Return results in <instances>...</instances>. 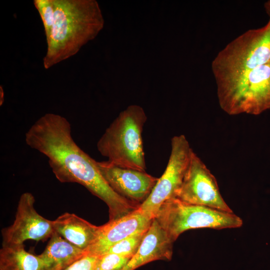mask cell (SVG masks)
Instances as JSON below:
<instances>
[{"label":"cell","mask_w":270,"mask_h":270,"mask_svg":"<svg viewBox=\"0 0 270 270\" xmlns=\"http://www.w3.org/2000/svg\"><path fill=\"white\" fill-rule=\"evenodd\" d=\"M132 258L116 254L98 256L94 270H122Z\"/></svg>","instance_id":"17"},{"label":"cell","mask_w":270,"mask_h":270,"mask_svg":"<svg viewBox=\"0 0 270 270\" xmlns=\"http://www.w3.org/2000/svg\"><path fill=\"white\" fill-rule=\"evenodd\" d=\"M221 108L230 115H258L270 109V62L216 82Z\"/></svg>","instance_id":"4"},{"label":"cell","mask_w":270,"mask_h":270,"mask_svg":"<svg viewBox=\"0 0 270 270\" xmlns=\"http://www.w3.org/2000/svg\"><path fill=\"white\" fill-rule=\"evenodd\" d=\"M4 101V92L2 86H0V105L3 104Z\"/></svg>","instance_id":"21"},{"label":"cell","mask_w":270,"mask_h":270,"mask_svg":"<svg viewBox=\"0 0 270 270\" xmlns=\"http://www.w3.org/2000/svg\"><path fill=\"white\" fill-rule=\"evenodd\" d=\"M193 150L183 134L171 139V151L166 168L158 178L151 194L138 208L154 218L160 208L166 200L176 198L190 163Z\"/></svg>","instance_id":"7"},{"label":"cell","mask_w":270,"mask_h":270,"mask_svg":"<svg viewBox=\"0 0 270 270\" xmlns=\"http://www.w3.org/2000/svg\"><path fill=\"white\" fill-rule=\"evenodd\" d=\"M270 62V20L249 30L228 43L212 62L216 82Z\"/></svg>","instance_id":"5"},{"label":"cell","mask_w":270,"mask_h":270,"mask_svg":"<svg viewBox=\"0 0 270 270\" xmlns=\"http://www.w3.org/2000/svg\"><path fill=\"white\" fill-rule=\"evenodd\" d=\"M266 12L270 18V0L266 2L264 4Z\"/></svg>","instance_id":"20"},{"label":"cell","mask_w":270,"mask_h":270,"mask_svg":"<svg viewBox=\"0 0 270 270\" xmlns=\"http://www.w3.org/2000/svg\"><path fill=\"white\" fill-rule=\"evenodd\" d=\"M26 144L46 156L56 178L61 182L79 184L103 200L114 214L126 206V198L116 192L100 173L96 160L75 142L70 122L64 117L47 113L25 134Z\"/></svg>","instance_id":"1"},{"label":"cell","mask_w":270,"mask_h":270,"mask_svg":"<svg viewBox=\"0 0 270 270\" xmlns=\"http://www.w3.org/2000/svg\"><path fill=\"white\" fill-rule=\"evenodd\" d=\"M88 254L54 232L39 256L45 262L47 270H65Z\"/></svg>","instance_id":"14"},{"label":"cell","mask_w":270,"mask_h":270,"mask_svg":"<svg viewBox=\"0 0 270 270\" xmlns=\"http://www.w3.org/2000/svg\"><path fill=\"white\" fill-rule=\"evenodd\" d=\"M147 230L134 234L118 242L108 249L104 254H116L132 258L138 249Z\"/></svg>","instance_id":"16"},{"label":"cell","mask_w":270,"mask_h":270,"mask_svg":"<svg viewBox=\"0 0 270 270\" xmlns=\"http://www.w3.org/2000/svg\"><path fill=\"white\" fill-rule=\"evenodd\" d=\"M34 4L41 18L46 38L51 32L54 20L53 0H34Z\"/></svg>","instance_id":"18"},{"label":"cell","mask_w":270,"mask_h":270,"mask_svg":"<svg viewBox=\"0 0 270 270\" xmlns=\"http://www.w3.org/2000/svg\"><path fill=\"white\" fill-rule=\"evenodd\" d=\"M154 218L174 242L190 229L238 228L243 224L242 219L233 212L189 204L176 198L164 202Z\"/></svg>","instance_id":"6"},{"label":"cell","mask_w":270,"mask_h":270,"mask_svg":"<svg viewBox=\"0 0 270 270\" xmlns=\"http://www.w3.org/2000/svg\"><path fill=\"white\" fill-rule=\"evenodd\" d=\"M35 198L29 192L20 196L13 223L2 230V246L24 244L28 240L44 242L54 233L53 220L40 214Z\"/></svg>","instance_id":"9"},{"label":"cell","mask_w":270,"mask_h":270,"mask_svg":"<svg viewBox=\"0 0 270 270\" xmlns=\"http://www.w3.org/2000/svg\"><path fill=\"white\" fill-rule=\"evenodd\" d=\"M154 218L138 208L118 219L99 226L97 237L88 252L98 256L118 242L148 229Z\"/></svg>","instance_id":"11"},{"label":"cell","mask_w":270,"mask_h":270,"mask_svg":"<svg viewBox=\"0 0 270 270\" xmlns=\"http://www.w3.org/2000/svg\"><path fill=\"white\" fill-rule=\"evenodd\" d=\"M96 164L102 176L116 192L140 206L149 196L158 179L146 172L118 167L107 160L96 162Z\"/></svg>","instance_id":"10"},{"label":"cell","mask_w":270,"mask_h":270,"mask_svg":"<svg viewBox=\"0 0 270 270\" xmlns=\"http://www.w3.org/2000/svg\"><path fill=\"white\" fill-rule=\"evenodd\" d=\"M54 20L43 58L46 69L77 54L103 28L104 20L95 0H53Z\"/></svg>","instance_id":"2"},{"label":"cell","mask_w":270,"mask_h":270,"mask_svg":"<svg viewBox=\"0 0 270 270\" xmlns=\"http://www.w3.org/2000/svg\"><path fill=\"white\" fill-rule=\"evenodd\" d=\"M0 270H47V267L39 254L27 252L22 244L2 247Z\"/></svg>","instance_id":"15"},{"label":"cell","mask_w":270,"mask_h":270,"mask_svg":"<svg viewBox=\"0 0 270 270\" xmlns=\"http://www.w3.org/2000/svg\"><path fill=\"white\" fill-rule=\"evenodd\" d=\"M147 116L142 108L129 106L106 130L97 148L116 166L146 172L142 133Z\"/></svg>","instance_id":"3"},{"label":"cell","mask_w":270,"mask_h":270,"mask_svg":"<svg viewBox=\"0 0 270 270\" xmlns=\"http://www.w3.org/2000/svg\"><path fill=\"white\" fill-rule=\"evenodd\" d=\"M176 198L189 204L233 212L222 198L216 178L194 151Z\"/></svg>","instance_id":"8"},{"label":"cell","mask_w":270,"mask_h":270,"mask_svg":"<svg viewBox=\"0 0 270 270\" xmlns=\"http://www.w3.org/2000/svg\"><path fill=\"white\" fill-rule=\"evenodd\" d=\"M53 225L54 232L87 252L94 243L99 228V226L69 212H65L54 220Z\"/></svg>","instance_id":"13"},{"label":"cell","mask_w":270,"mask_h":270,"mask_svg":"<svg viewBox=\"0 0 270 270\" xmlns=\"http://www.w3.org/2000/svg\"><path fill=\"white\" fill-rule=\"evenodd\" d=\"M173 242L168 234L154 218L137 252L122 270H135L154 260H171Z\"/></svg>","instance_id":"12"},{"label":"cell","mask_w":270,"mask_h":270,"mask_svg":"<svg viewBox=\"0 0 270 270\" xmlns=\"http://www.w3.org/2000/svg\"><path fill=\"white\" fill-rule=\"evenodd\" d=\"M97 258L88 253L65 270H94Z\"/></svg>","instance_id":"19"}]
</instances>
